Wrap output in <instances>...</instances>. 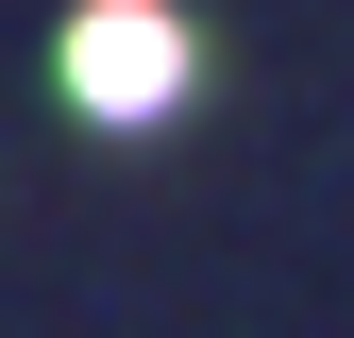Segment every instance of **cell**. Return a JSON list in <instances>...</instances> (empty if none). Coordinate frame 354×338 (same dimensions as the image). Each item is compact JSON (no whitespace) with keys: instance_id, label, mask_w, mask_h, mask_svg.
Segmentation results:
<instances>
[{"instance_id":"6da1fadb","label":"cell","mask_w":354,"mask_h":338,"mask_svg":"<svg viewBox=\"0 0 354 338\" xmlns=\"http://www.w3.org/2000/svg\"><path fill=\"white\" fill-rule=\"evenodd\" d=\"M68 102L84 118H169L186 102V34H169L152 0H84L68 17Z\"/></svg>"}]
</instances>
